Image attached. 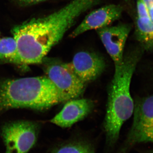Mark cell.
<instances>
[{"mask_svg": "<svg viewBox=\"0 0 153 153\" xmlns=\"http://www.w3.org/2000/svg\"><path fill=\"white\" fill-rule=\"evenodd\" d=\"M84 12L81 1L72 0L48 16L13 27L11 33L16 41L22 64L41 63Z\"/></svg>", "mask_w": 153, "mask_h": 153, "instance_id": "1", "label": "cell"}, {"mask_svg": "<svg viewBox=\"0 0 153 153\" xmlns=\"http://www.w3.org/2000/svg\"><path fill=\"white\" fill-rule=\"evenodd\" d=\"M142 52V49H136L124 55L121 65L115 69L108 91L103 126L105 145L109 150L113 149L117 143L122 127L133 114L131 82Z\"/></svg>", "mask_w": 153, "mask_h": 153, "instance_id": "2", "label": "cell"}, {"mask_svg": "<svg viewBox=\"0 0 153 153\" xmlns=\"http://www.w3.org/2000/svg\"><path fill=\"white\" fill-rule=\"evenodd\" d=\"M62 102L60 91L47 76L0 83V111L19 108L45 110Z\"/></svg>", "mask_w": 153, "mask_h": 153, "instance_id": "3", "label": "cell"}, {"mask_svg": "<svg viewBox=\"0 0 153 153\" xmlns=\"http://www.w3.org/2000/svg\"><path fill=\"white\" fill-rule=\"evenodd\" d=\"M39 128L37 124L18 121L6 124L1 131L5 153H28L36 144Z\"/></svg>", "mask_w": 153, "mask_h": 153, "instance_id": "4", "label": "cell"}, {"mask_svg": "<svg viewBox=\"0 0 153 153\" xmlns=\"http://www.w3.org/2000/svg\"><path fill=\"white\" fill-rule=\"evenodd\" d=\"M45 71L60 91L63 102L77 99L84 92L86 84L76 75L70 63L52 60L47 65Z\"/></svg>", "mask_w": 153, "mask_h": 153, "instance_id": "5", "label": "cell"}, {"mask_svg": "<svg viewBox=\"0 0 153 153\" xmlns=\"http://www.w3.org/2000/svg\"><path fill=\"white\" fill-rule=\"evenodd\" d=\"M132 125L116 153H128L136 145L145 143L153 121V95L138 99L134 103Z\"/></svg>", "mask_w": 153, "mask_h": 153, "instance_id": "6", "label": "cell"}, {"mask_svg": "<svg viewBox=\"0 0 153 153\" xmlns=\"http://www.w3.org/2000/svg\"><path fill=\"white\" fill-rule=\"evenodd\" d=\"M131 30L130 25L121 24L96 30L107 52L114 62L115 69H117L122 63L124 49Z\"/></svg>", "mask_w": 153, "mask_h": 153, "instance_id": "7", "label": "cell"}, {"mask_svg": "<svg viewBox=\"0 0 153 153\" xmlns=\"http://www.w3.org/2000/svg\"><path fill=\"white\" fill-rule=\"evenodd\" d=\"M123 7L120 5L111 4L94 10L87 15L70 34L76 38L91 30H97L110 26L121 16Z\"/></svg>", "mask_w": 153, "mask_h": 153, "instance_id": "8", "label": "cell"}, {"mask_svg": "<svg viewBox=\"0 0 153 153\" xmlns=\"http://www.w3.org/2000/svg\"><path fill=\"white\" fill-rule=\"evenodd\" d=\"M70 63L76 75L86 84L94 81L100 76L106 66L101 56L83 51L75 54Z\"/></svg>", "mask_w": 153, "mask_h": 153, "instance_id": "9", "label": "cell"}, {"mask_svg": "<svg viewBox=\"0 0 153 153\" xmlns=\"http://www.w3.org/2000/svg\"><path fill=\"white\" fill-rule=\"evenodd\" d=\"M94 106L93 102L87 99L68 100L50 122L63 128L71 127L85 119L91 112Z\"/></svg>", "mask_w": 153, "mask_h": 153, "instance_id": "10", "label": "cell"}, {"mask_svg": "<svg viewBox=\"0 0 153 153\" xmlns=\"http://www.w3.org/2000/svg\"><path fill=\"white\" fill-rule=\"evenodd\" d=\"M50 153H96L92 142L85 137L77 136L66 140Z\"/></svg>", "mask_w": 153, "mask_h": 153, "instance_id": "11", "label": "cell"}, {"mask_svg": "<svg viewBox=\"0 0 153 153\" xmlns=\"http://www.w3.org/2000/svg\"><path fill=\"white\" fill-rule=\"evenodd\" d=\"M135 36L143 49L153 51V22L150 18L137 17Z\"/></svg>", "mask_w": 153, "mask_h": 153, "instance_id": "12", "label": "cell"}, {"mask_svg": "<svg viewBox=\"0 0 153 153\" xmlns=\"http://www.w3.org/2000/svg\"><path fill=\"white\" fill-rule=\"evenodd\" d=\"M0 61L22 64L16 41L13 37L0 38Z\"/></svg>", "mask_w": 153, "mask_h": 153, "instance_id": "13", "label": "cell"}, {"mask_svg": "<svg viewBox=\"0 0 153 153\" xmlns=\"http://www.w3.org/2000/svg\"><path fill=\"white\" fill-rule=\"evenodd\" d=\"M137 17L142 19H150L147 7L142 0L137 1Z\"/></svg>", "mask_w": 153, "mask_h": 153, "instance_id": "14", "label": "cell"}, {"mask_svg": "<svg viewBox=\"0 0 153 153\" xmlns=\"http://www.w3.org/2000/svg\"><path fill=\"white\" fill-rule=\"evenodd\" d=\"M20 5L27 6L36 4L48 0H15Z\"/></svg>", "mask_w": 153, "mask_h": 153, "instance_id": "15", "label": "cell"}, {"mask_svg": "<svg viewBox=\"0 0 153 153\" xmlns=\"http://www.w3.org/2000/svg\"><path fill=\"white\" fill-rule=\"evenodd\" d=\"M153 143V121L152 123L146 137L145 143Z\"/></svg>", "mask_w": 153, "mask_h": 153, "instance_id": "16", "label": "cell"}, {"mask_svg": "<svg viewBox=\"0 0 153 153\" xmlns=\"http://www.w3.org/2000/svg\"><path fill=\"white\" fill-rule=\"evenodd\" d=\"M146 5L147 7L148 10L153 7V0H142Z\"/></svg>", "mask_w": 153, "mask_h": 153, "instance_id": "17", "label": "cell"}, {"mask_svg": "<svg viewBox=\"0 0 153 153\" xmlns=\"http://www.w3.org/2000/svg\"><path fill=\"white\" fill-rule=\"evenodd\" d=\"M149 15L150 18L152 21L153 22V7L149 9Z\"/></svg>", "mask_w": 153, "mask_h": 153, "instance_id": "18", "label": "cell"}, {"mask_svg": "<svg viewBox=\"0 0 153 153\" xmlns=\"http://www.w3.org/2000/svg\"><path fill=\"white\" fill-rule=\"evenodd\" d=\"M146 153H153V150H150L148 151Z\"/></svg>", "mask_w": 153, "mask_h": 153, "instance_id": "19", "label": "cell"}]
</instances>
